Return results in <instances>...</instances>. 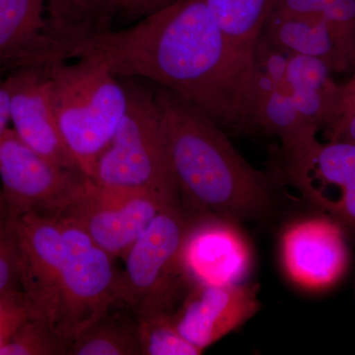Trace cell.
Returning a JSON list of instances; mask_svg holds the SVG:
<instances>
[{
    "label": "cell",
    "mask_w": 355,
    "mask_h": 355,
    "mask_svg": "<svg viewBox=\"0 0 355 355\" xmlns=\"http://www.w3.org/2000/svg\"><path fill=\"white\" fill-rule=\"evenodd\" d=\"M28 304H31L29 299L19 289L0 291V318L11 311Z\"/></svg>",
    "instance_id": "obj_28"
},
{
    "label": "cell",
    "mask_w": 355,
    "mask_h": 355,
    "mask_svg": "<svg viewBox=\"0 0 355 355\" xmlns=\"http://www.w3.org/2000/svg\"><path fill=\"white\" fill-rule=\"evenodd\" d=\"M195 216L180 200L154 217L123 256L119 272L116 299L137 316L172 313L190 288L182 268V248Z\"/></svg>",
    "instance_id": "obj_5"
},
{
    "label": "cell",
    "mask_w": 355,
    "mask_h": 355,
    "mask_svg": "<svg viewBox=\"0 0 355 355\" xmlns=\"http://www.w3.org/2000/svg\"><path fill=\"white\" fill-rule=\"evenodd\" d=\"M72 49L46 0H0V73L69 62Z\"/></svg>",
    "instance_id": "obj_13"
},
{
    "label": "cell",
    "mask_w": 355,
    "mask_h": 355,
    "mask_svg": "<svg viewBox=\"0 0 355 355\" xmlns=\"http://www.w3.org/2000/svg\"><path fill=\"white\" fill-rule=\"evenodd\" d=\"M137 317L142 355L202 354L181 335L172 313H155Z\"/></svg>",
    "instance_id": "obj_23"
},
{
    "label": "cell",
    "mask_w": 355,
    "mask_h": 355,
    "mask_svg": "<svg viewBox=\"0 0 355 355\" xmlns=\"http://www.w3.org/2000/svg\"><path fill=\"white\" fill-rule=\"evenodd\" d=\"M324 130L327 140L349 142L355 146V109L338 114Z\"/></svg>",
    "instance_id": "obj_27"
},
{
    "label": "cell",
    "mask_w": 355,
    "mask_h": 355,
    "mask_svg": "<svg viewBox=\"0 0 355 355\" xmlns=\"http://www.w3.org/2000/svg\"><path fill=\"white\" fill-rule=\"evenodd\" d=\"M37 316L31 304L22 306L0 318V350L10 342L21 326L30 317Z\"/></svg>",
    "instance_id": "obj_26"
},
{
    "label": "cell",
    "mask_w": 355,
    "mask_h": 355,
    "mask_svg": "<svg viewBox=\"0 0 355 355\" xmlns=\"http://www.w3.org/2000/svg\"><path fill=\"white\" fill-rule=\"evenodd\" d=\"M7 222L17 248L21 289L37 316L51 324L65 257L60 218L26 214Z\"/></svg>",
    "instance_id": "obj_12"
},
{
    "label": "cell",
    "mask_w": 355,
    "mask_h": 355,
    "mask_svg": "<svg viewBox=\"0 0 355 355\" xmlns=\"http://www.w3.org/2000/svg\"><path fill=\"white\" fill-rule=\"evenodd\" d=\"M253 261V249L237 222L214 216L193 218L181 254L190 286L244 284Z\"/></svg>",
    "instance_id": "obj_11"
},
{
    "label": "cell",
    "mask_w": 355,
    "mask_h": 355,
    "mask_svg": "<svg viewBox=\"0 0 355 355\" xmlns=\"http://www.w3.org/2000/svg\"><path fill=\"white\" fill-rule=\"evenodd\" d=\"M51 20L73 46L112 30L116 15V0H46Z\"/></svg>",
    "instance_id": "obj_21"
},
{
    "label": "cell",
    "mask_w": 355,
    "mask_h": 355,
    "mask_svg": "<svg viewBox=\"0 0 355 355\" xmlns=\"http://www.w3.org/2000/svg\"><path fill=\"white\" fill-rule=\"evenodd\" d=\"M166 153L180 202L195 217L260 220L273 205L272 175L252 167L209 116L154 87Z\"/></svg>",
    "instance_id": "obj_2"
},
{
    "label": "cell",
    "mask_w": 355,
    "mask_h": 355,
    "mask_svg": "<svg viewBox=\"0 0 355 355\" xmlns=\"http://www.w3.org/2000/svg\"><path fill=\"white\" fill-rule=\"evenodd\" d=\"M69 354L142 355L137 315L116 299L71 343Z\"/></svg>",
    "instance_id": "obj_19"
},
{
    "label": "cell",
    "mask_w": 355,
    "mask_h": 355,
    "mask_svg": "<svg viewBox=\"0 0 355 355\" xmlns=\"http://www.w3.org/2000/svg\"><path fill=\"white\" fill-rule=\"evenodd\" d=\"M258 288L245 282L191 286L173 314L178 330L202 352L259 312Z\"/></svg>",
    "instance_id": "obj_16"
},
{
    "label": "cell",
    "mask_w": 355,
    "mask_h": 355,
    "mask_svg": "<svg viewBox=\"0 0 355 355\" xmlns=\"http://www.w3.org/2000/svg\"><path fill=\"white\" fill-rule=\"evenodd\" d=\"M4 81L9 94L10 121L18 137L62 169L83 173L58 128L46 67L13 70Z\"/></svg>",
    "instance_id": "obj_14"
},
{
    "label": "cell",
    "mask_w": 355,
    "mask_h": 355,
    "mask_svg": "<svg viewBox=\"0 0 355 355\" xmlns=\"http://www.w3.org/2000/svg\"><path fill=\"white\" fill-rule=\"evenodd\" d=\"M333 71L317 58L288 53L286 78L298 113L310 127L324 128L338 114L340 84Z\"/></svg>",
    "instance_id": "obj_18"
},
{
    "label": "cell",
    "mask_w": 355,
    "mask_h": 355,
    "mask_svg": "<svg viewBox=\"0 0 355 355\" xmlns=\"http://www.w3.org/2000/svg\"><path fill=\"white\" fill-rule=\"evenodd\" d=\"M259 39L286 53L322 60L333 73L352 70L342 49L319 16L273 10Z\"/></svg>",
    "instance_id": "obj_17"
},
{
    "label": "cell",
    "mask_w": 355,
    "mask_h": 355,
    "mask_svg": "<svg viewBox=\"0 0 355 355\" xmlns=\"http://www.w3.org/2000/svg\"><path fill=\"white\" fill-rule=\"evenodd\" d=\"M21 289L17 248L8 222L0 221V291Z\"/></svg>",
    "instance_id": "obj_25"
},
{
    "label": "cell",
    "mask_w": 355,
    "mask_h": 355,
    "mask_svg": "<svg viewBox=\"0 0 355 355\" xmlns=\"http://www.w3.org/2000/svg\"><path fill=\"white\" fill-rule=\"evenodd\" d=\"M58 218L65 257L51 324L69 347L116 300L119 272L116 259L96 245L83 229Z\"/></svg>",
    "instance_id": "obj_6"
},
{
    "label": "cell",
    "mask_w": 355,
    "mask_h": 355,
    "mask_svg": "<svg viewBox=\"0 0 355 355\" xmlns=\"http://www.w3.org/2000/svg\"><path fill=\"white\" fill-rule=\"evenodd\" d=\"M10 121V107H9V94L6 81L0 78V139L7 130Z\"/></svg>",
    "instance_id": "obj_30"
},
{
    "label": "cell",
    "mask_w": 355,
    "mask_h": 355,
    "mask_svg": "<svg viewBox=\"0 0 355 355\" xmlns=\"http://www.w3.org/2000/svg\"><path fill=\"white\" fill-rule=\"evenodd\" d=\"M279 253L287 279L307 291L331 288L349 266L345 229L327 216L289 224L280 238Z\"/></svg>",
    "instance_id": "obj_10"
},
{
    "label": "cell",
    "mask_w": 355,
    "mask_h": 355,
    "mask_svg": "<svg viewBox=\"0 0 355 355\" xmlns=\"http://www.w3.org/2000/svg\"><path fill=\"white\" fill-rule=\"evenodd\" d=\"M88 177L67 171L33 150L7 128L0 139V181L7 220L26 214L60 217Z\"/></svg>",
    "instance_id": "obj_7"
},
{
    "label": "cell",
    "mask_w": 355,
    "mask_h": 355,
    "mask_svg": "<svg viewBox=\"0 0 355 355\" xmlns=\"http://www.w3.org/2000/svg\"><path fill=\"white\" fill-rule=\"evenodd\" d=\"M175 202L153 193L108 190L88 178L60 217L83 229L114 259L123 258L154 217Z\"/></svg>",
    "instance_id": "obj_8"
},
{
    "label": "cell",
    "mask_w": 355,
    "mask_h": 355,
    "mask_svg": "<svg viewBox=\"0 0 355 355\" xmlns=\"http://www.w3.org/2000/svg\"><path fill=\"white\" fill-rule=\"evenodd\" d=\"M217 24L237 50L253 57L254 44L277 0H205ZM254 58V57H253Z\"/></svg>",
    "instance_id": "obj_20"
},
{
    "label": "cell",
    "mask_w": 355,
    "mask_h": 355,
    "mask_svg": "<svg viewBox=\"0 0 355 355\" xmlns=\"http://www.w3.org/2000/svg\"><path fill=\"white\" fill-rule=\"evenodd\" d=\"M88 53L118 78L172 91L228 135L257 132L254 58L231 44L205 0H174L130 27L95 35L76 58Z\"/></svg>",
    "instance_id": "obj_1"
},
{
    "label": "cell",
    "mask_w": 355,
    "mask_h": 355,
    "mask_svg": "<svg viewBox=\"0 0 355 355\" xmlns=\"http://www.w3.org/2000/svg\"><path fill=\"white\" fill-rule=\"evenodd\" d=\"M69 352V345L48 320L32 316L0 350V355H67Z\"/></svg>",
    "instance_id": "obj_24"
},
{
    "label": "cell",
    "mask_w": 355,
    "mask_h": 355,
    "mask_svg": "<svg viewBox=\"0 0 355 355\" xmlns=\"http://www.w3.org/2000/svg\"><path fill=\"white\" fill-rule=\"evenodd\" d=\"M284 172L303 197L355 234V146L314 142L284 157Z\"/></svg>",
    "instance_id": "obj_9"
},
{
    "label": "cell",
    "mask_w": 355,
    "mask_h": 355,
    "mask_svg": "<svg viewBox=\"0 0 355 355\" xmlns=\"http://www.w3.org/2000/svg\"><path fill=\"white\" fill-rule=\"evenodd\" d=\"M46 70L58 128L81 170L91 178L127 110V89L94 53Z\"/></svg>",
    "instance_id": "obj_3"
},
{
    "label": "cell",
    "mask_w": 355,
    "mask_h": 355,
    "mask_svg": "<svg viewBox=\"0 0 355 355\" xmlns=\"http://www.w3.org/2000/svg\"><path fill=\"white\" fill-rule=\"evenodd\" d=\"M174 0H144V6H142L141 15L153 12L161 7L171 3Z\"/></svg>",
    "instance_id": "obj_32"
},
{
    "label": "cell",
    "mask_w": 355,
    "mask_h": 355,
    "mask_svg": "<svg viewBox=\"0 0 355 355\" xmlns=\"http://www.w3.org/2000/svg\"><path fill=\"white\" fill-rule=\"evenodd\" d=\"M128 106L109 146L96 162V186L139 191L180 200L166 153L154 87L139 78H123Z\"/></svg>",
    "instance_id": "obj_4"
},
{
    "label": "cell",
    "mask_w": 355,
    "mask_h": 355,
    "mask_svg": "<svg viewBox=\"0 0 355 355\" xmlns=\"http://www.w3.org/2000/svg\"><path fill=\"white\" fill-rule=\"evenodd\" d=\"M352 71L354 74L349 80L340 84V100L336 116L343 112L355 109V69Z\"/></svg>",
    "instance_id": "obj_29"
},
{
    "label": "cell",
    "mask_w": 355,
    "mask_h": 355,
    "mask_svg": "<svg viewBox=\"0 0 355 355\" xmlns=\"http://www.w3.org/2000/svg\"><path fill=\"white\" fill-rule=\"evenodd\" d=\"M7 220V211L6 202H4L3 193L0 188V221Z\"/></svg>",
    "instance_id": "obj_33"
},
{
    "label": "cell",
    "mask_w": 355,
    "mask_h": 355,
    "mask_svg": "<svg viewBox=\"0 0 355 355\" xmlns=\"http://www.w3.org/2000/svg\"><path fill=\"white\" fill-rule=\"evenodd\" d=\"M144 2V0H116V14H123L125 17L141 15Z\"/></svg>",
    "instance_id": "obj_31"
},
{
    "label": "cell",
    "mask_w": 355,
    "mask_h": 355,
    "mask_svg": "<svg viewBox=\"0 0 355 355\" xmlns=\"http://www.w3.org/2000/svg\"><path fill=\"white\" fill-rule=\"evenodd\" d=\"M287 58L286 51L270 44H259L254 51V125L279 137L284 157L310 146L319 132L296 109L287 83Z\"/></svg>",
    "instance_id": "obj_15"
},
{
    "label": "cell",
    "mask_w": 355,
    "mask_h": 355,
    "mask_svg": "<svg viewBox=\"0 0 355 355\" xmlns=\"http://www.w3.org/2000/svg\"><path fill=\"white\" fill-rule=\"evenodd\" d=\"M273 10L319 16L355 69V0H277Z\"/></svg>",
    "instance_id": "obj_22"
}]
</instances>
